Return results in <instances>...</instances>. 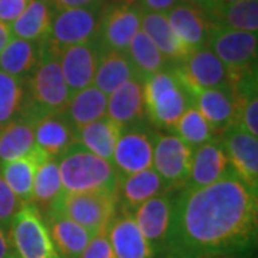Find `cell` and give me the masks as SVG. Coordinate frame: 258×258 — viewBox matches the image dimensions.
<instances>
[{"label":"cell","instance_id":"cell-1","mask_svg":"<svg viewBox=\"0 0 258 258\" xmlns=\"http://www.w3.org/2000/svg\"><path fill=\"white\" fill-rule=\"evenodd\" d=\"M257 215V189L234 169L208 186H182L172 200L165 255L217 258L242 251L255 241Z\"/></svg>","mask_w":258,"mask_h":258},{"label":"cell","instance_id":"cell-2","mask_svg":"<svg viewBox=\"0 0 258 258\" xmlns=\"http://www.w3.org/2000/svg\"><path fill=\"white\" fill-rule=\"evenodd\" d=\"M56 161L64 192H118L119 175L113 164L92 154L76 141Z\"/></svg>","mask_w":258,"mask_h":258},{"label":"cell","instance_id":"cell-3","mask_svg":"<svg viewBox=\"0 0 258 258\" xmlns=\"http://www.w3.org/2000/svg\"><path fill=\"white\" fill-rule=\"evenodd\" d=\"M28 108L36 116L62 112L71 99L64 82L59 50L46 39L40 42L39 62L26 81Z\"/></svg>","mask_w":258,"mask_h":258},{"label":"cell","instance_id":"cell-4","mask_svg":"<svg viewBox=\"0 0 258 258\" xmlns=\"http://www.w3.org/2000/svg\"><path fill=\"white\" fill-rule=\"evenodd\" d=\"M145 113L157 126L172 129L179 116L192 106V95L174 71H162L144 82Z\"/></svg>","mask_w":258,"mask_h":258},{"label":"cell","instance_id":"cell-5","mask_svg":"<svg viewBox=\"0 0 258 258\" xmlns=\"http://www.w3.org/2000/svg\"><path fill=\"white\" fill-rule=\"evenodd\" d=\"M207 46L227 68L231 86L245 75L257 72V33L232 30L214 25Z\"/></svg>","mask_w":258,"mask_h":258},{"label":"cell","instance_id":"cell-6","mask_svg":"<svg viewBox=\"0 0 258 258\" xmlns=\"http://www.w3.org/2000/svg\"><path fill=\"white\" fill-rule=\"evenodd\" d=\"M116 207L118 194L106 191L63 192L49 212L57 211L63 214L86 228L93 237L102 231L108 230L109 224L116 215Z\"/></svg>","mask_w":258,"mask_h":258},{"label":"cell","instance_id":"cell-7","mask_svg":"<svg viewBox=\"0 0 258 258\" xmlns=\"http://www.w3.org/2000/svg\"><path fill=\"white\" fill-rule=\"evenodd\" d=\"M9 238L19 258H60L46 221L33 204H25L15 215Z\"/></svg>","mask_w":258,"mask_h":258},{"label":"cell","instance_id":"cell-8","mask_svg":"<svg viewBox=\"0 0 258 258\" xmlns=\"http://www.w3.org/2000/svg\"><path fill=\"white\" fill-rule=\"evenodd\" d=\"M144 9L137 0L105 3L96 40L103 50L126 53L129 43L141 30Z\"/></svg>","mask_w":258,"mask_h":258},{"label":"cell","instance_id":"cell-9","mask_svg":"<svg viewBox=\"0 0 258 258\" xmlns=\"http://www.w3.org/2000/svg\"><path fill=\"white\" fill-rule=\"evenodd\" d=\"M103 5L92 8L59 10L53 15L46 40L57 50L96 39Z\"/></svg>","mask_w":258,"mask_h":258},{"label":"cell","instance_id":"cell-10","mask_svg":"<svg viewBox=\"0 0 258 258\" xmlns=\"http://www.w3.org/2000/svg\"><path fill=\"white\" fill-rule=\"evenodd\" d=\"M175 72L189 91L231 88L227 68L208 46L192 50L176 63Z\"/></svg>","mask_w":258,"mask_h":258},{"label":"cell","instance_id":"cell-11","mask_svg":"<svg viewBox=\"0 0 258 258\" xmlns=\"http://www.w3.org/2000/svg\"><path fill=\"white\" fill-rule=\"evenodd\" d=\"M194 148L174 134L155 135L152 168L164 179L166 186H184L192 162Z\"/></svg>","mask_w":258,"mask_h":258},{"label":"cell","instance_id":"cell-12","mask_svg":"<svg viewBox=\"0 0 258 258\" xmlns=\"http://www.w3.org/2000/svg\"><path fill=\"white\" fill-rule=\"evenodd\" d=\"M154 142L155 135H151L145 129L137 128L134 125H131L126 131L122 129L112 158V164L118 175H132L152 168Z\"/></svg>","mask_w":258,"mask_h":258},{"label":"cell","instance_id":"cell-13","mask_svg":"<svg viewBox=\"0 0 258 258\" xmlns=\"http://www.w3.org/2000/svg\"><path fill=\"white\" fill-rule=\"evenodd\" d=\"M103 52L96 39L59 50L62 74L71 96L92 85Z\"/></svg>","mask_w":258,"mask_h":258},{"label":"cell","instance_id":"cell-14","mask_svg":"<svg viewBox=\"0 0 258 258\" xmlns=\"http://www.w3.org/2000/svg\"><path fill=\"white\" fill-rule=\"evenodd\" d=\"M221 147L231 168L252 189L258 186V138L238 125H230L221 132Z\"/></svg>","mask_w":258,"mask_h":258},{"label":"cell","instance_id":"cell-15","mask_svg":"<svg viewBox=\"0 0 258 258\" xmlns=\"http://www.w3.org/2000/svg\"><path fill=\"white\" fill-rule=\"evenodd\" d=\"M172 198L159 194L134 211V220L155 254L165 252L166 237L171 225Z\"/></svg>","mask_w":258,"mask_h":258},{"label":"cell","instance_id":"cell-16","mask_svg":"<svg viewBox=\"0 0 258 258\" xmlns=\"http://www.w3.org/2000/svg\"><path fill=\"white\" fill-rule=\"evenodd\" d=\"M166 19L174 33L191 50L207 46L214 23L203 8L179 2L166 13Z\"/></svg>","mask_w":258,"mask_h":258},{"label":"cell","instance_id":"cell-17","mask_svg":"<svg viewBox=\"0 0 258 258\" xmlns=\"http://www.w3.org/2000/svg\"><path fill=\"white\" fill-rule=\"evenodd\" d=\"M231 165L221 144L211 141L194 148L192 162L185 188L198 189L220 181L230 172Z\"/></svg>","mask_w":258,"mask_h":258},{"label":"cell","instance_id":"cell-18","mask_svg":"<svg viewBox=\"0 0 258 258\" xmlns=\"http://www.w3.org/2000/svg\"><path fill=\"white\" fill-rule=\"evenodd\" d=\"M108 238L115 258H155L149 242L139 230L138 224L128 212H122L108 227Z\"/></svg>","mask_w":258,"mask_h":258},{"label":"cell","instance_id":"cell-19","mask_svg":"<svg viewBox=\"0 0 258 258\" xmlns=\"http://www.w3.org/2000/svg\"><path fill=\"white\" fill-rule=\"evenodd\" d=\"M35 144L49 158H57L75 142V128L62 112L45 113L35 119Z\"/></svg>","mask_w":258,"mask_h":258},{"label":"cell","instance_id":"cell-20","mask_svg":"<svg viewBox=\"0 0 258 258\" xmlns=\"http://www.w3.org/2000/svg\"><path fill=\"white\" fill-rule=\"evenodd\" d=\"M145 115L144 81L132 78L108 96L106 116L122 128L135 125Z\"/></svg>","mask_w":258,"mask_h":258},{"label":"cell","instance_id":"cell-21","mask_svg":"<svg viewBox=\"0 0 258 258\" xmlns=\"http://www.w3.org/2000/svg\"><path fill=\"white\" fill-rule=\"evenodd\" d=\"M194 106L203 113L215 135H221L225 128L234 123L235 99L231 88L189 91Z\"/></svg>","mask_w":258,"mask_h":258},{"label":"cell","instance_id":"cell-22","mask_svg":"<svg viewBox=\"0 0 258 258\" xmlns=\"http://www.w3.org/2000/svg\"><path fill=\"white\" fill-rule=\"evenodd\" d=\"M46 217L47 230L60 258H81L92 234L60 212L52 211Z\"/></svg>","mask_w":258,"mask_h":258},{"label":"cell","instance_id":"cell-23","mask_svg":"<svg viewBox=\"0 0 258 258\" xmlns=\"http://www.w3.org/2000/svg\"><path fill=\"white\" fill-rule=\"evenodd\" d=\"M35 119L36 116L25 109L18 119L0 129V165L35 151Z\"/></svg>","mask_w":258,"mask_h":258},{"label":"cell","instance_id":"cell-24","mask_svg":"<svg viewBox=\"0 0 258 258\" xmlns=\"http://www.w3.org/2000/svg\"><path fill=\"white\" fill-rule=\"evenodd\" d=\"M165 188L168 186L164 179L154 168H149L132 175L119 176L116 194L123 208L135 211L145 201L162 194Z\"/></svg>","mask_w":258,"mask_h":258},{"label":"cell","instance_id":"cell-25","mask_svg":"<svg viewBox=\"0 0 258 258\" xmlns=\"http://www.w3.org/2000/svg\"><path fill=\"white\" fill-rule=\"evenodd\" d=\"M122 126L103 116L75 131V141L92 154L112 162L113 152L122 134Z\"/></svg>","mask_w":258,"mask_h":258},{"label":"cell","instance_id":"cell-26","mask_svg":"<svg viewBox=\"0 0 258 258\" xmlns=\"http://www.w3.org/2000/svg\"><path fill=\"white\" fill-rule=\"evenodd\" d=\"M45 158L46 155L35 148V151H32L28 155L16 158L0 165L3 179L22 204H30L32 201V189L37 166Z\"/></svg>","mask_w":258,"mask_h":258},{"label":"cell","instance_id":"cell-27","mask_svg":"<svg viewBox=\"0 0 258 258\" xmlns=\"http://www.w3.org/2000/svg\"><path fill=\"white\" fill-rule=\"evenodd\" d=\"M141 30L155 43V46L171 62L174 60L178 63L192 52L174 33V30L168 23L166 15L164 13H152L144 10Z\"/></svg>","mask_w":258,"mask_h":258},{"label":"cell","instance_id":"cell-28","mask_svg":"<svg viewBox=\"0 0 258 258\" xmlns=\"http://www.w3.org/2000/svg\"><path fill=\"white\" fill-rule=\"evenodd\" d=\"M106 109L108 96L102 93L96 86L91 85L74 93L62 113L76 131L93 120L106 116Z\"/></svg>","mask_w":258,"mask_h":258},{"label":"cell","instance_id":"cell-29","mask_svg":"<svg viewBox=\"0 0 258 258\" xmlns=\"http://www.w3.org/2000/svg\"><path fill=\"white\" fill-rule=\"evenodd\" d=\"M53 20V9L47 0H30L12 25V36L30 42H42L49 36Z\"/></svg>","mask_w":258,"mask_h":258},{"label":"cell","instance_id":"cell-30","mask_svg":"<svg viewBox=\"0 0 258 258\" xmlns=\"http://www.w3.org/2000/svg\"><path fill=\"white\" fill-rule=\"evenodd\" d=\"M39 53L40 42L12 37L0 52V71L20 81H28L39 62Z\"/></svg>","mask_w":258,"mask_h":258},{"label":"cell","instance_id":"cell-31","mask_svg":"<svg viewBox=\"0 0 258 258\" xmlns=\"http://www.w3.org/2000/svg\"><path fill=\"white\" fill-rule=\"evenodd\" d=\"M135 76H137L135 69L126 53L105 50L101 56L92 85L96 86L102 93L109 96L120 85L128 82L129 79Z\"/></svg>","mask_w":258,"mask_h":258},{"label":"cell","instance_id":"cell-32","mask_svg":"<svg viewBox=\"0 0 258 258\" xmlns=\"http://www.w3.org/2000/svg\"><path fill=\"white\" fill-rule=\"evenodd\" d=\"M63 192L57 161L55 158L46 157L37 166L30 204H33L40 212L45 210L47 214L55 207Z\"/></svg>","mask_w":258,"mask_h":258},{"label":"cell","instance_id":"cell-33","mask_svg":"<svg viewBox=\"0 0 258 258\" xmlns=\"http://www.w3.org/2000/svg\"><path fill=\"white\" fill-rule=\"evenodd\" d=\"M126 55L135 69L137 76L144 82L152 75L166 71L171 62L142 30H139L131 40Z\"/></svg>","mask_w":258,"mask_h":258},{"label":"cell","instance_id":"cell-34","mask_svg":"<svg viewBox=\"0 0 258 258\" xmlns=\"http://www.w3.org/2000/svg\"><path fill=\"white\" fill-rule=\"evenodd\" d=\"M207 15L214 25L232 30L257 33L258 0H241L222 9L208 12Z\"/></svg>","mask_w":258,"mask_h":258},{"label":"cell","instance_id":"cell-35","mask_svg":"<svg viewBox=\"0 0 258 258\" xmlns=\"http://www.w3.org/2000/svg\"><path fill=\"white\" fill-rule=\"evenodd\" d=\"M28 105L26 83L0 71V129L18 119Z\"/></svg>","mask_w":258,"mask_h":258},{"label":"cell","instance_id":"cell-36","mask_svg":"<svg viewBox=\"0 0 258 258\" xmlns=\"http://www.w3.org/2000/svg\"><path fill=\"white\" fill-rule=\"evenodd\" d=\"M172 129L175 131L176 137L182 139L191 148H197L207 142H211L214 141V137H217L210 123L203 116V113L194 105L179 116V119L176 120Z\"/></svg>","mask_w":258,"mask_h":258},{"label":"cell","instance_id":"cell-37","mask_svg":"<svg viewBox=\"0 0 258 258\" xmlns=\"http://www.w3.org/2000/svg\"><path fill=\"white\" fill-rule=\"evenodd\" d=\"M25 204L19 201V198L12 192L9 185L3 179L0 172V230L9 237L10 225L15 215Z\"/></svg>","mask_w":258,"mask_h":258},{"label":"cell","instance_id":"cell-38","mask_svg":"<svg viewBox=\"0 0 258 258\" xmlns=\"http://www.w3.org/2000/svg\"><path fill=\"white\" fill-rule=\"evenodd\" d=\"M81 258H115L111 242L108 238V230L93 235L83 249Z\"/></svg>","mask_w":258,"mask_h":258},{"label":"cell","instance_id":"cell-39","mask_svg":"<svg viewBox=\"0 0 258 258\" xmlns=\"http://www.w3.org/2000/svg\"><path fill=\"white\" fill-rule=\"evenodd\" d=\"M30 0H0V20L6 25H12L28 8Z\"/></svg>","mask_w":258,"mask_h":258},{"label":"cell","instance_id":"cell-40","mask_svg":"<svg viewBox=\"0 0 258 258\" xmlns=\"http://www.w3.org/2000/svg\"><path fill=\"white\" fill-rule=\"evenodd\" d=\"M52 6V9L66 10L78 9V8H92L106 3L108 0H47Z\"/></svg>","mask_w":258,"mask_h":258},{"label":"cell","instance_id":"cell-41","mask_svg":"<svg viewBox=\"0 0 258 258\" xmlns=\"http://www.w3.org/2000/svg\"><path fill=\"white\" fill-rule=\"evenodd\" d=\"M141 8L145 12L152 13H164L166 15L174 6H176L181 0H137Z\"/></svg>","mask_w":258,"mask_h":258},{"label":"cell","instance_id":"cell-42","mask_svg":"<svg viewBox=\"0 0 258 258\" xmlns=\"http://www.w3.org/2000/svg\"><path fill=\"white\" fill-rule=\"evenodd\" d=\"M0 258H19L10 238L0 230Z\"/></svg>","mask_w":258,"mask_h":258},{"label":"cell","instance_id":"cell-43","mask_svg":"<svg viewBox=\"0 0 258 258\" xmlns=\"http://www.w3.org/2000/svg\"><path fill=\"white\" fill-rule=\"evenodd\" d=\"M237 2H241V0H210L208 2V5L203 8L204 12H212V10H217V9H222V8H225V6H230V5H234V3H237Z\"/></svg>","mask_w":258,"mask_h":258},{"label":"cell","instance_id":"cell-44","mask_svg":"<svg viewBox=\"0 0 258 258\" xmlns=\"http://www.w3.org/2000/svg\"><path fill=\"white\" fill-rule=\"evenodd\" d=\"M12 32H10V26L9 25H6V23H3L2 20H0V52H2V49L8 45V42H9L10 39H12Z\"/></svg>","mask_w":258,"mask_h":258},{"label":"cell","instance_id":"cell-45","mask_svg":"<svg viewBox=\"0 0 258 258\" xmlns=\"http://www.w3.org/2000/svg\"><path fill=\"white\" fill-rule=\"evenodd\" d=\"M185 3H191V5H195V6H200V8H205L208 5L210 0H184Z\"/></svg>","mask_w":258,"mask_h":258},{"label":"cell","instance_id":"cell-46","mask_svg":"<svg viewBox=\"0 0 258 258\" xmlns=\"http://www.w3.org/2000/svg\"><path fill=\"white\" fill-rule=\"evenodd\" d=\"M165 258H178V257H174V255H165Z\"/></svg>","mask_w":258,"mask_h":258}]
</instances>
